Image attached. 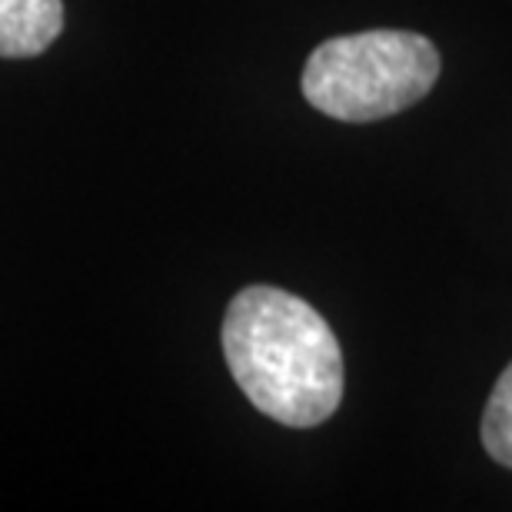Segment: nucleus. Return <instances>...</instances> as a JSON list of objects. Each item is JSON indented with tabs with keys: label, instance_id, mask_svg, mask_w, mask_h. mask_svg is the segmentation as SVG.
<instances>
[{
	"label": "nucleus",
	"instance_id": "nucleus-4",
	"mask_svg": "<svg viewBox=\"0 0 512 512\" xmlns=\"http://www.w3.org/2000/svg\"><path fill=\"white\" fill-rule=\"evenodd\" d=\"M479 436H483L486 453L493 456L499 466L512 469V363L496 380L493 393H489L483 423H479Z\"/></svg>",
	"mask_w": 512,
	"mask_h": 512
},
{
	"label": "nucleus",
	"instance_id": "nucleus-2",
	"mask_svg": "<svg viewBox=\"0 0 512 512\" xmlns=\"http://www.w3.org/2000/svg\"><path fill=\"white\" fill-rule=\"evenodd\" d=\"M439 50L413 30H360L323 40L303 67V97L343 124L403 114L439 80Z\"/></svg>",
	"mask_w": 512,
	"mask_h": 512
},
{
	"label": "nucleus",
	"instance_id": "nucleus-1",
	"mask_svg": "<svg viewBox=\"0 0 512 512\" xmlns=\"http://www.w3.org/2000/svg\"><path fill=\"white\" fill-rule=\"evenodd\" d=\"M223 356L263 416L293 429L326 423L343 399V350L300 296L247 286L223 316Z\"/></svg>",
	"mask_w": 512,
	"mask_h": 512
},
{
	"label": "nucleus",
	"instance_id": "nucleus-3",
	"mask_svg": "<svg viewBox=\"0 0 512 512\" xmlns=\"http://www.w3.org/2000/svg\"><path fill=\"white\" fill-rule=\"evenodd\" d=\"M64 30L60 0H0V57H37Z\"/></svg>",
	"mask_w": 512,
	"mask_h": 512
}]
</instances>
